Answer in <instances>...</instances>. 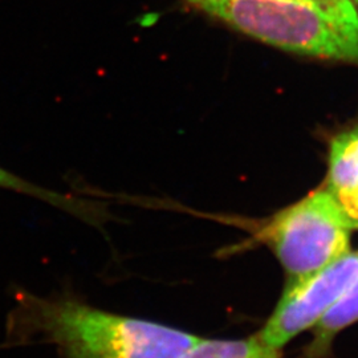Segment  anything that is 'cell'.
Masks as SVG:
<instances>
[{
  "label": "cell",
  "mask_w": 358,
  "mask_h": 358,
  "mask_svg": "<svg viewBox=\"0 0 358 358\" xmlns=\"http://www.w3.org/2000/svg\"><path fill=\"white\" fill-rule=\"evenodd\" d=\"M341 206L345 210L346 215L349 217L353 229H358V192L352 198L343 202Z\"/></svg>",
  "instance_id": "10"
},
{
  "label": "cell",
  "mask_w": 358,
  "mask_h": 358,
  "mask_svg": "<svg viewBox=\"0 0 358 358\" xmlns=\"http://www.w3.org/2000/svg\"><path fill=\"white\" fill-rule=\"evenodd\" d=\"M179 358H284L282 349L268 345L257 334L241 340L199 338Z\"/></svg>",
  "instance_id": "7"
},
{
  "label": "cell",
  "mask_w": 358,
  "mask_h": 358,
  "mask_svg": "<svg viewBox=\"0 0 358 358\" xmlns=\"http://www.w3.org/2000/svg\"><path fill=\"white\" fill-rule=\"evenodd\" d=\"M358 272V252L349 251L328 267L287 282L278 306L257 336L282 349L299 334L312 329Z\"/></svg>",
  "instance_id": "4"
},
{
  "label": "cell",
  "mask_w": 358,
  "mask_h": 358,
  "mask_svg": "<svg viewBox=\"0 0 358 358\" xmlns=\"http://www.w3.org/2000/svg\"><path fill=\"white\" fill-rule=\"evenodd\" d=\"M358 322V272L343 294L312 328L313 334L300 358H328L336 337Z\"/></svg>",
  "instance_id": "5"
},
{
  "label": "cell",
  "mask_w": 358,
  "mask_h": 358,
  "mask_svg": "<svg viewBox=\"0 0 358 358\" xmlns=\"http://www.w3.org/2000/svg\"><path fill=\"white\" fill-rule=\"evenodd\" d=\"M282 51L358 64V26L316 0H183Z\"/></svg>",
  "instance_id": "2"
},
{
  "label": "cell",
  "mask_w": 358,
  "mask_h": 358,
  "mask_svg": "<svg viewBox=\"0 0 358 358\" xmlns=\"http://www.w3.org/2000/svg\"><path fill=\"white\" fill-rule=\"evenodd\" d=\"M352 230L338 199L320 189L271 217L256 239L268 245L282 263L288 282H294L348 254Z\"/></svg>",
  "instance_id": "3"
},
{
  "label": "cell",
  "mask_w": 358,
  "mask_h": 358,
  "mask_svg": "<svg viewBox=\"0 0 358 358\" xmlns=\"http://www.w3.org/2000/svg\"><path fill=\"white\" fill-rule=\"evenodd\" d=\"M0 187L45 201V202L51 203L52 206H56L68 213L76 214L77 217H84L88 222H94V220L97 222L101 217L99 206L92 205L90 202L80 201L73 196H66L63 194L40 187L38 185L31 183L26 179L20 178L19 176L13 174L8 170H4L1 167H0Z\"/></svg>",
  "instance_id": "8"
},
{
  "label": "cell",
  "mask_w": 358,
  "mask_h": 358,
  "mask_svg": "<svg viewBox=\"0 0 358 358\" xmlns=\"http://www.w3.org/2000/svg\"><path fill=\"white\" fill-rule=\"evenodd\" d=\"M329 13L337 17L345 20L348 23L358 26V13L353 0H316Z\"/></svg>",
  "instance_id": "9"
},
{
  "label": "cell",
  "mask_w": 358,
  "mask_h": 358,
  "mask_svg": "<svg viewBox=\"0 0 358 358\" xmlns=\"http://www.w3.org/2000/svg\"><path fill=\"white\" fill-rule=\"evenodd\" d=\"M34 340L55 344L62 358H179L198 337L77 300L22 294L7 320V343Z\"/></svg>",
  "instance_id": "1"
},
{
  "label": "cell",
  "mask_w": 358,
  "mask_h": 358,
  "mask_svg": "<svg viewBox=\"0 0 358 358\" xmlns=\"http://www.w3.org/2000/svg\"><path fill=\"white\" fill-rule=\"evenodd\" d=\"M327 190L340 203L358 192V129L340 133L333 138Z\"/></svg>",
  "instance_id": "6"
},
{
  "label": "cell",
  "mask_w": 358,
  "mask_h": 358,
  "mask_svg": "<svg viewBox=\"0 0 358 358\" xmlns=\"http://www.w3.org/2000/svg\"><path fill=\"white\" fill-rule=\"evenodd\" d=\"M355 1H356V4L358 6V0H355Z\"/></svg>",
  "instance_id": "11"
}]
</instances>
